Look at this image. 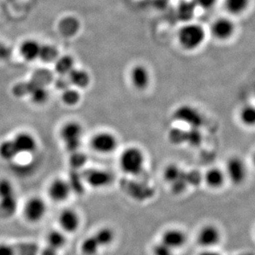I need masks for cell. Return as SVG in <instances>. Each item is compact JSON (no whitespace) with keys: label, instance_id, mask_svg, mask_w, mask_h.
<instances>
[{"label":"cell","instance_id":"obj_2","mask_svg":"<svg viewBox=\"0 0 255 255\" xmlns=\"http://www.w3.org/2000/svg\"><path fill=\"white\" fill-rule=\"evenodd\" d=\"M145 162L144 152L136 146L126 147L121 152L119 158V165L121 171L132 177H137L142 173L144 169Z\"/></svg>","mask_w":255,"mask_h":255},{"label":"cell","instance_id":"obj_37","mask_svg":"<svg viewBox=\"0 0 255 255\" xmlns=\"http://www.w3.org/2000/svg\"><path fill=\"white\" fill-rule=\"evenodd\" d=\"M217 0H195L194 2L203 9H210L216 5Z\"/></svg>","mask_w":255,"mask_h":255},{"label":"cell","instance_id":"obj_9","mask_svg":"<svg viewBox=\"0 0 255 255\" xmlns=\"http://www.w3.org/2000/svg\"><path fill=\"white\" fill-rule=\"evenodd\" d=\"M163 177L165 181L171 185L172 191L176 193L182 192L187 187V173L177 165H167L163 172Z\"/></svg>","mask_w":255,"mask_h":255},{"label":"cell","instance_id":"obj_25","mask_svg":"<svg viewBox=\"0 0 255 255\" xmlns=\"http://www.w3.org/2000/svg\"><path fill=\"white\" fill-rule=\"evenodd\" d=\"M55 71L60 76H67L73 70L75 66V60L70 55L60 56L54 62Z\"/></svg>","mask_w":255,"mask_h":255},{"label":"cell","instance_id":"obj_3","mask_svg":"<svg viewBox=\"0 0 255 255\" xmlns=\"http://www.w3.org/2000/svg\"><path fill=\"white\" fill-rule=\"evenodd\" d=\"M18 200L14 186L7 178L0 179V218L6 220L14 216Z\"/></svg>","mask_w":255,"mask_h":255},{"label":"cell","instance_id":"obj_30","mask_svg":"<svg viewBox=\"0 0 255 255\" xmlns=\"http://www.w3.org/2000/svg\"><path fill=\"white\" fill-rule=\"evenodd\" d=\"M81 96L79 92L78 89L69 88L66 89L62 91V101L64 105L68 107H73L80 103Z\"/></svg>","mask_w":255,"mask_h":255},{"label":"cell","instance_id":"obj_26","mask_svg":"<svg viewBox=\"0 0 255 255\" xmlns=\"http://www.w3.org/2000/svg\"><path fill=\"white\" fill-rule=\"evenodd\" d=\"M251 0H224V6L230 14L239 16L248 10Z\"/></svg>","mask_w":255,"mask_h":255},{"label":"cell","instance_id":"obj_14","mask_svg":"<svg viewBox=\"0 0 255 255\" xmlns=\"http://www.w3.org/2000/svg\"><path fill=\"white\" fill-rule=\"evenodd\" d=\"M71 192L72 189L69 181L61 177L52 180L47 189V193L51 200L57 203L66 201L71 196Z\"/></svg>","mask_w":255,"mask_h":255},{"label":"cell","instance_id":"obj_42","mask_svg":"<svg viewBox=\"0 0 255 255\" xmlns=\"http://www.w3.org/2000/svg\"></svg>","mask_w":255,"mask_h":255},{"label":"cell","instance_id":"obj_18","mask_svg":"<svg viewBox=\"0 0 255 255\" xmlns=\"http://www.w3.org/2000/svg\"><path fill=\"white\" fill-rule=\"evenodd\" d=\"M203 182L210 189H221L227 182L226 172L221 167H211L203 175Z\"/></svg>","mask_w":255,"mask_h":255},{"label":"cell","instance_id":"obj_12","mask_svg":"<svg viewBox=\"0 0 255 255\" xmlns=\"http://www.w3.org/2000/svg\"><path fill=\"white\" fill-rule=\"evenodd\" d=\"M57 221L60 230L66 235L76 233L81 227V216L73 209L66 208L62 210L60 212Z\"/></svg>","mask_w":255,"mask_h":255},{"label":"cell","instance_id":"obj_21","mask_svg":"<svg viewBox=\"0 0 255 255\" xmlns=\"http://www.w3.org/2000/svg\"><path fill=\"white\" fill-rule=\"evenodd\" d=\"M28 84V93L27 96H29L32 103L36 105H43L48 100V91L44 86L40 84L36 83L33 81H27Z\"/></svg>","mask_w":255,"mask_h":255},{"label":"cell","instance_id":"obj_33","mask_svg":"<svg viewBox=\"0 0 255 255\" xmlns=\"http://www.w3.org/2000/svg\"><path fill=\"white\" fill-rule=\"evenodd\" d=\"M86 161H87V157L82 152L76 151V152L71 153L70 162H71V167L73 168H80V167H83Z\"/></svg>","mask_w":255,"mask_h":255},{"label":"cell","instance_id":"obj_10","mask_svg":"<svg viewBox=\"0 0 255 255\" xmlns=\"http://www.w3.org/2000/svg\"><path fill=\"white\" fill-rule=\"evenodd\" d=\"M236 31L235 22L229 17H219L212 22L211 26L212 37L220 42H226L231 39Z\"/></svg>","mask_w":255,"mask_h":255},{"label":"cell","instance_id":"obj_38","mask_svg":"<svg viewBox=\"0 0 255 255\" xmlns=\"http://www.w3.org/2000/svg\"><path fill=\"white\" fill-rule=\"evenodd\" d=\"M56 86L58 90H62V91L66 89L71 87V84L69 82L67 76H60V78L56 81Z\"/></svg>","mask_w":255,"mask_h":255},{"label":"cell","instance_id":"obj_39","mask_svg":"<svg viewBox=\"0 0 255 255\" xmlns=\"http://www.w3.org/2000/svg\"><path fill=\"white\" fill-rule=\"evenodd\" d=\"M40 255H57V251L47 247L40 252Z\"/></svg>","mask_w":255,"mask_h":255},{"label":"cell","instance_id":"obj_7","mask_svg":"<svg viewBox=\"0 0 255 255\" xmlns=\"http://www.w3.org/2000/svg\"><path fill=\"white\" fill-rule=\"evenodd\" d=\"M47 206L46 201L39 196H32L25 202L22 213L28 223L37 224L44 219L47 215Z\"/></svg>","mask_w":255,"mask_h":255},{"label":"cell","instance_id":"obj_40","mask_svg":"<svg viewBox=\"0 0 255 255\" xmlns=\"http://www.w3.org/2000/svg\"><path fill=\"white\" fill-rule=\"evenodd\" d=\"M198 255H221V254L217 251H212L211 249H206L205 251H201V253H199Z\"/></svg>","mask_w":255,"mask_h":255},{"label":"cell","instance_id":"obj_28","mask_svg":"<svg viewBox=\"0 0 255 255\" xmlns=\"http://www.w3.org/2000/svg\"><path fill=\"white\" fill-rule=\"evenodd\" d=\"M59 57V51L53 45L44 44L41 46L39 59L42 62L54 63Z\"/></svg>","mask_w":255,"mask_h":255},{"label":"cell","instance_id":"obj_4","mask_svg":"<svg viewBox=\"0 0 255 255\" xmlns=\"http://www.w3.org/2000/svg\"><path fill=\"white\" fill-rule=\"evenodd\" d=\"M84 136L83 126L77 121H69L60 129V137L69 152L79 151Z\"/></svg>","mask_w":255,"mask_h":255},{"label":"cell","instance_id":"obj_8","mask_svg":"<svg viewBox=\"0 0 255 255\" xmlns=\"http://www.w3.org/2000/svg\"><path fill=\"white\" fill-rule=\"evenodd\" d=\"M173 119L178 122L186 124L191 128H200L204 121L200 111L190 105L178 106L173 112Z\"/></svg>","mask_w":255,"mask_h":255},{"label":"cell","instance_id":"obj_23","mask_svg":"<svg viewBox=\"0 0 255 255\" xmlns=\"http://www.w3.org/2000/svg\"><path fill=\"white\" fill-rule=\"evenodd\" d=\"M46 242L47 247L59 251L67 244V235L61 230H52L47 234Z\"/></svg>","mask_w":255,"mask_h":255},{"label":"cell","instance_id":"obj_35","mask_svg":"<svg viewBox=\"0 0 255 255\" xmlns=\"http://www.w3.org/2000/svg\"><path fill=\"white\" fill-rule=\"evenodd\" d=\"M0 255H17L16 246L7 242L0 243Z\"/></svg>","mask_w":255,"mask_h":255},{"label":"cell","instance_id":"obj_5","mask_svg":"<svg viewBox=\"0 0 255 255\" xmlns=\"http://www.w3.org/2000/svg\"><path fill=\"white\" fill-rule=\"evenodd\" d=\"M224 171L226 172L227 181L236 187L243 185L248 179V166L240 156L234 155L229 157Z\"/></svg>","mask_w":255,"mask_h":255},{"label":"cell","instance_id":"obj_24","mask_svg":"<svg viewBox=\"0 0 255 255\" xmlns=\"http://www.w3.org/2000/svg\"><path fill=\"white\" fill-rule=\"evenodd\" d=\"M93 236L101 249L111 246L116 240L115 231L109 226H104L99 229Z\"/></svg>","mask_w":255,"mask_h":255},{"label":"cell","instance_id":"obj_22","mask_svg":"<svg viewBox=\"0 0 255 255\" xmlns=\"http://www.w3.org/2000/svg\"><path fill=\"white\" fill-rule=\"evenodd\" d=\"M81 23L74 16H66L60 20L58 30L64 37H72L79 32Z\"/></svg>","mask_w":255,"mask_h":255},{"label":"cell","instance_id":"obj_36","mask_svg":"<svg viewBox=\"0 0 255 255\" xmlns=\"http://www.w3.org/2000/svg\"><path fill=\"white\" fill-rule=\"evenodd\" d=\"M12 57V49L5 42L0 40V61L5 62Z\"/></svg>","mask_w":255,"mask_h":255},{"label":"cell","instance_id":"obj_13","mask_svg":"<svg viewBox=\"0 0 255 255\" xmlns=\"http://www.w3.org/2000/svg\"><path fill=\"white\" fill-rule=\"evenodd\" d=\"M221 241V231L214 225H206L202 226L196 237L199 246L205 249L214 248L220 244Z\"/></svg>","mask_w":255,"mask_h":255},{"label":"cell","instance_id":"obj_11","mask_svg":"<svg viewBox=\"0 0 255 255\" xmlns=\"http://www.w3.org/2000/svg\"><path fill=\"white\" fill-rule=\"evenodd\" d=\"M12 145L17 155L32 154L38 147L34 135L27 132H20L11 138Z\"/></svg>","mask_w":255,"mask_h":255},{"label":"cell","instance_id":"obj_19","mask_svg":"<svg viewBox=\"0 0 255 255\" xmlns=\"http://www.w3.org/2000/svg\"><path fill=\"white\" fill-rule=\"evenodd\" d=\"M42 44L35 39H27L20 44V56L26 62H32L39 59L40 50Z\"/></svg>","mask_w":255,"mask_h":255},{"label":"cell","instance_id":"obj_17","mask_svg":"<svg viewBox=\"0 0 255 255\" xmlns=\"http://www.w3.org/2000/svg\"><path fill=\"white\" fill-rule=\"evenodd\" d=\"M86 181L91 187L100 189L111 185L113 182V176L105 170L91 169L86 174Z\"/></svg>","mask_w":255,"mask_h":255},{"label":"cell","instance_id":"obj_20","mask_svg":"<svg viewBox=\"0 0 255 255\" xmlns=\"http://www.w3.org/2000/svg\"><path fill=\"white\" fill-rule=\"evenodd\" d=\"M69 82L74 88L86 89L90 86L91 79L90 74L83 69L75 67L67 76Z\"/></svg>","mask_w":255,"mask_h":255},{"label":"cell","instance_id":"obj_16","mask_svg":"<svg viewBox=\"0 0 255 255\" xmlns=\"http://www.w3.org/2000/svg\"><path fill=\"white\" fill-rule=\"evenodd\" d=\"M160 241L175 251L182 248L187 244V234L181 229H167L163 231Z\"/></svg>","mask_w":255,"mask_h":255},{"label":"cell","instance_id":"obj_34","mask_svg":"<svg viewBox=\"0 0 255 255\" xmlns=\"http://www.w3.org/2000/svg\"><path fill=\"white\" fill-rule=\"evenodd\" d=\"M152 255H174V251L160 241L152 247Z\"/></svg>","mask_w":255,"mask_h":255},{"label":"cell","instance_id":"obj_27","mask_svg":"<svg viewBox=\"0 0 255 255\" xmlns=\"http://www.w3.org/2000/svg\"><path fill=\"white\" fill-rule=\"evenodd\" d=\"M239 120L244 126L247 128L255 127V106L246 105L239 112Z\"/></svg>","mask_w":255,"mask_h":255},{"label":"cell","instance_id":"obj_41","mask_svg":"<svg viewBox=\"0 0 255 255\" xmlns=\"http://www.w3.org/2000/svg\"><path fill=\"white\" fill-rule=\"evenodd\" d=\"M252 163H253L254 166L255 167V152H254V154L252 155Z\"/></svg>","mask_w":255,"mask_h":255},{"label":"cell","instance_id":"obj_6","mask_svg":"<svg viewBox=\"0 0 255 255\" xmlns=\"http://www.w3.org/2000/svg\"><path fill=\"white\" fill-rule=\"evenodd\" d=\"M91 149L99 154L109 155L118 148V137L113 132L101 131L91 137L90 141Z\"/></svg>","mask_w":255,"mask_h":255},{"label":"cell","instance_id":"obj_1","mask_svg":"<svg viewBox=\"0 0 255 255\" xmlns=\"http://www.w3.org/2000/svg\"><path fill=\"white\" fill-rule=\"evenodd\" d=\"M206 30L201 25L189 22L182 26L177 32V42L187 52L199 49L206 41Z\"/></svg>","mask_w":255,"mask_h":255},{"label":"cell","instance_id":"obj_32","mask_svg":"<svg viewBox=\"0 0 255 255\" xmlns=\"http://www.w3.org/2000/svg\"><path fill=\"white\" fill-rule=\"evenodd\" d=\"M170 142L175 145L182 144L187 142V131L172 128L168 133Z\"/></svg>","mask_w":255,"mask_h":255},{"label":"cell","instance_id":"obj_31","mask_svg":"<svg viewBox=\"0 0 255 255\" xmlns=\"http://www.w3.org/2000/svg\"><path fill=\"white\" fill-rule=\"evenodd\" d=\"M101 249L93 235L85 239L81 244V252L83 255H96Z\"/></svg>","mask_w":255,"mask_h":255},{"label":"cell","instance_id":"obj_29","mask_svg":"<svg viewBox=\"0 0 255 255\" xmlns=\"http://www.w3.org/2000/svg\"><path fill=\"white\" fill-rule=\"evenodd\" d=\"M17 157L18 155L15 151L12 140H3L2 142H0V158L1 159L6 162H10V161H13Z\"/></svg>","mask_w":255,"mask_h":255},{"label":"cell","instance_id":"obj_15","mask_svg":"<svg viewBox=\"0 0 255 255\" xmlns=\"http://www.w3.org/2000/svg\"><path fill=\"white\" fill-rule=\"evenodd\" d=\"M130 83L138 91L147 90L151 82V74L148 69L142 64L132 66L129 71Z\"/></svg>","mask_w":255,"mask_h":255}]
</instances>
